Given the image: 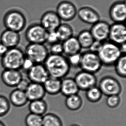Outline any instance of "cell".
<instances>
[{"label": "cell", "mask_w": 126, "mask_h": 126, "mask_svg": "<svg viewBox=\"0 0 126 126\" xmlns=\"http://www.w3.org/2000/svg\"><path fill=\"white\" fill-rule=\"evenodd\" d=\"M79 90L87 91L96 86L97 80L95 74L84 71H81L74 78Z\"/></svg>", "instance_id": "cell-10"}, {"label": "cell", "mask_w": 126, "mask_h": 126, "mask_svg": "<svg viewBox=\"0 0 126 126\" xmlns=\"http://www.w3.org/2000/svg\"><path fill=\"white\" fill-rule=\"evenodd\" d=\"M77 8L72 2L63 0L60 2L56 7V13L61 20L70 21L77 15Z\"/></svg>", "instance_id": "cell-9"}, {"label": "cell", "mask_w": 126, "mask_h": 126, "mask_svg": "<svg viewBox=\"0 0 126 126\" xmlns=\"http://www.w3.org/2000/svg\"><path fill=\"white\" fill-rule=\"evenodd\" d=\"M76 38L82 49H89L95 40L90 31L88 30L81 31Z\"/></svg>", "instance_id": "cell-27"}, {"label": "cell", "mask_w": 126, "mask_h": 126, "mask_svg": "<svg viewBox=\"0 0 126 126\" xmlns=\"http://www.w3.org/2000/svg\"><path fill=\"white\" fill-rule=\"evenodd\" d=\"M109 39L110 41L120 45L126 43V28L123 23H114L110 25Z\"/></svg>", "instance_id": "cell-12"}, {"label": "cell", "mask_w": 126, "mask_h": 126, "mask_svg": "<svg viewBox=\"0 0 126 126\" xmlns=\"http://www.w3.org/2000/svg\"><path fill=\"white\" fill-rule=\"evenodd\" d=\"M20 39L19 33L7 29L3 32L0 37V42L9 49L17 47Z\"/></svg>", "instance_id": "cell-18"}, {"label": "cell", "mask_w": 126, "mask_h": 126, "mask_svg": "<svg viewBox=\"0 0 126 126\" xmlns=\"http://www.w3.org/2000/svg\"><path fill=\"white\" fill-rule=\"evenodd\" d=\"M1 80L4 84L10 87H16L23 79L19 70L4 69L1 75Z\"/></svg>", "instance_id": "cell-16"}, {"label": "cell", "mask_w": 126, "mask_h": 126, "mask_svg": "<svg viewBox=\"0 0 126 126\" xmlns=\"http://www.w3.org/2000/svg\"><path fill=\"white\" fill-rule=\"evenodd\" d=\"M29 80L31 82L43 84L49 77L44 64H34L27 72Z\"/></svg>", "instance_id": "cell-11"}, {"label": "cell", "mask_w": 126, "mask_h": 126, "mask_svg": "<svg viewBox=\"0 0 126 126\" xmlns=\"http://www.w3.org/2000/svg\"><path fill=\"white\" fill-rule=\"evenodd\" d=\"M26 57L34 64H44L49 56V52L44 44L29 43L24 52Z\"/></svg>", "instance_id": "cell-5"}, {"label": "cell", "mask_w": 126, "mask_h": 126, "mask_svg": "<svg viewBox=\"0 0 126 126\" xmlns=\"http://www.w3.org/2000/svg\"><path fill=\"white\" fill-rule=\"evenodd\" d=\"M3 23L6 29L19 33L26 27L27 20L26 16L20 10L12 9L4 15Z\"/></svg>", "instance_id": "cell-3"}, {"label": "cell", "mask_w": 126, "mask_h": 126, "mask_svg": "<svg viewBox=\"0 0 126 126\" xmlns=\"http://www.w3.org/2000/svg\"><path fill=\"white\" fill-rule=\"evenodd\" d=\"M29 101L43 99L46 92L43 84L31 82L25 91Z\"/></svg>", "instance_id": "cell-19"}, {"label": "cell", "mask_w": 126, "mask_h": 126, "mask_svg": "<svg viewBox=\"0 0 126 126\" xmlns=\"http://www.w3.org/2000/svg\"><path fill=\"white\" fill-rule=\"evenodd\" d=\"M42 126H63V123L57 115L48 113L43 116Z\"/></svg>", "instance_id": "cell-28"}, {"label": "cell", "mask_w": 126, "mask_h": 126, "mask_svg": "<svg viewBox=\"0 0 126 126\" xmlns=\"http://www.w3.org/2000/svg\"><path fill=\"white\" fill-rule=\"evenodd\" d=\"M67 60L71 67H80L81 59V54L78 53L68 56Z\"/></svg>", "instance_id": "cell-34"}, {"label": "cell", "mask_w": 126, "mask_h": 126, "mask_svg": "<svg viewBox=\"0 0 126 126\" xmlns=\"http://www.w3.org/2000/svg\"><path fill=\"white\" fill-rule=\"evenodd\" d=\"M77 15L79 19L84 23L94 25L100 20L98 12L89 7H83L78 10Z\"/></svg>", "instance_id": "cell-17"}, {"label": "cell", "mask_w": 126, "mask_h": 126, "mask_svg": "<svg viewBox=\"0 0 126 126\" xmlns=\"http://www.w3.org/2000/svg\"><path fill=\"white\" fill-rule=\"evenodd\" d=\"M49 52L50 54L62 55L63 53V43L60 41L55 43L53 44L50 45Z\"/></svg>", "instance_id": "cell-35"}, {"label": "cell", "mask_w": 126, "mask_h": 126, "mask_svg": "<svg viewBox=\"0 0 126 126\" xmlns=\"http://www.w3.org/2000/svg\"><path fill=\"white\" fill-rule=\"evenodd\" d=\"M61 21L56 12L49 10L43 14L40 24L48 32L56 31L61 24Z\"/></svg>", "instance_id": "cell-13"}, {"label": "cell", "mask_w": 126, "mask_h": 126, "mask_svg": "<svg viewBox=\"0 0 126 126\" xmlns=\"http://www.w3.org/2000/svg\"><path fill=\"white\" fill-rule=\"evenodd\" d=\"M43 116L30 113L25 118L26 126H42Z\"/></svg>", "instance_id": "cell-31"}, {"label": "cell", "mask_w": 126, "mask_h": 126, "mask_svg": "<svg viewBox=\"0 0 126 126\" xmlns=\"http://www.w3.org/2000/svg\"><path fill=\"white\" fill-rule=\"evenodd\" d=\"M9 49L8 48L5 46L4 44L0 42V56L2 57L7 53Z\"/></svg>", "instance_id": "cell-40"}, {"label": "cell", "mask_w": 126, "mask_h": 126, "mask_svg": "<svg viewBox=\"0 0 126 126\" xmlns=\"http://www.w3.org/2000/svg\"><path fill=\"white\" fill-rule=\"evenodd\" d=\"M25 57L24 51L20 48H10L2 57L1 65L4 69L20 70Z\"/></svg>", "instance_id": "cell-4"}, {"label": "cell", "mask_w": 126, "mask_h": 126, "mask_svg": "<svg viewBox=\"0 0 126 126\" xmlns=\"http://www.w3.org/2000/svg\"><path fill=\"white\" fill-rule=\"evenodd\" d=\"M70 126H80V125H77V124H73V125H71Z\"/></svg>", "instance_id": "cell-43"}, {"label": "cell", "mask_w": 126, "mask_h": 126, "mask_svg": "<svg viewBox=\"0 0 126 126\" xmlns=\"http://www.w3.org/2000/svg\"><path fill=\"white\" fill-rule=\"evenodd\" d=\"M11 104L9 99L3 95H0V117L7 115L10 111Z\"/></svg>", "instance_id": "cell-32"}, {"label": "cell", "mask_w": 126, "mask_h": 126, "mask_svg": "<svg viewBox=\"0 0 126 126\" xmlns=\"http://www.w3.org/2000/svg\"><path fill=\"white\" fill-rule=\"evenodd\" d=\"M98 87L102 94L107 96L119 95L122 91V87L119 81L110 76L102 78L99 82Z\"/></svg>", "instance_id": "cell-7"}, {"label": "cell", "mask_w": 126, "mask_h": 126, "mask_svg": "<svg viewBox=\"0 0 126 126\" xmlns=\"http://www.w3.org/2000/svg\"><path fill=\"white\" fill-rule=\"evenodd\" d=\"M0 126H6L4 124V123L2 121H0Z\"/></svg>", "instance_id": "cell-42"}, {"label": "cell", "mask_w": 126, "mask_h": 126, "mask_svg": "<svg viewBox=\"0 0 126 126\" xmlns=\"http://www.w3.org/2000/svg\"><path fill=\"white\" fill-rule=\"evenodd\" d=\"M55 31L60 42H63L73 36V29L67 23H61Z\"/></svg>", "instance_id": "cell-25"}, {"label": "cell", "mask_w": 126, "mask_h": 126, "mask_svg": "<svg viewBox=\"0 0 126 126\" xmlns=\"http://www.w3.org/2000/svg\"><path fill=\"white\" fill-rule=\"evenodd\" d=\"M120 49L122 54H125L126 52V43L119 45Z\"/></svg>", "instance_id": "cell-41"}, {"label": "cell", "mask_w": 126, "mask_h": 126, "mask_svg": "<svg viewBox=\"0 0 126 126\" xmlns=\"http://www.w3.org/2000/svg\"><path fill=\"white\" fill-rule=\"evenodd\" d=\"M115 71L117 75L122 78L126 77V54H122L114 64Z\"/></svg>", "instance_id": "cell-30"}, {"label": "cell", "mask_w": 126, "mask_h": 126, "mask_svg": "<svg viewBox=\"0 0 126 126\" xmlns=\"http://www.w3.org/2000/svg\"><path fill=\"white\" fill-rule=\"evenodd\" d=\"M102 65L110 66L114 65L122 55L119 45L111 41H105L97 53Z\"/></svg>", "instance_id": "cell-2"}, {"label": "cell", "mask_w": 126, "mask_h": 126, "mask_svg": "<svg viewBox=\"0 0 126 126\" xmlns=\"http://www.w3.org/2000/svg\"><path fill=\"white\" fill-rule=\"evenodd\" d=\"M47 104L43 99L30 102L29 109L31 113L43 116L47 110Z\"/></svg>", "instance_id": "cell-24"}, {"label": "cell", "mask_w": 126, "mask_h": 126, "mask_svg": "<svg viewBox=\"0 0 126 126\" xmlns=\"http://www.w3.org/2000/svg\"><path fill=\"white\" fill-rule=\"evenodd\" d=\"M9 100L10 104L16 107L24 106L29 101L25 92L17 88L11 92Z\"/></svg>", "instance_id": "cell-21"}, {"label": "cell", "mask_w": 126, "mask_h": 126, "mask_svg": "<svg viewBox=\"0 0 126 126\" xmlns=\"http://www.w3.org/2000/svg\"><path fill=\"white\" fill-rule=\"evenodd\" d=\"M86 91V98L90 102L92 103L98 102L102 98L103 95L99 87L96 86L92 87Z\"/></svg>", "instance_id": "cell-29"}, {"label": "cell", "mask_w": 126, "mask_h": 126, "mask_svg": "<svg viewBox=\"0 0 126 126\" xmlns=\"http://www.w3.org/2000/svg\"><path fill=\"white\" fill-rule=\"evenodd\" d=\"M110 28L108 22L99 20L92 25L90 31L95 40L104 42L109 39Z\"/></svg>", "instance_id": "cell-14"}, {"label": "cell", "mask_w": 126, "mask_h": 126, "mask_svg": "<svg viewBox=\"0 0 126 126\" xmlns=\"http://www.w3.org/2000/svg\"><path fill=\"white\" fill-rule=\"evenodd\" d=\"M103 43L101 41L94 40V42L92 43V45L89 48V51L98 53L102 47Z\"/></svg>", "instance_id": "cell-37"}, {"label": "cell", "mask_w": 126, "mask_h": 126, "mask_svg": "<svg viewBox=\"0 0 126 126\" xmlns=\"http://www.w3.org/2000/svg\"><path fill=\"white\" fill-rule=\"evenodd\" d=\"M44 64L49 77L61 80L68 75L71 68L67 58L63 55L50 54Z\"/></svg>", "instance_id": "cell-1"}, {"label": "cell", "mask_w": 126, "mask_h": 126, "mask_svg": "<svg viewBox=\"0 0 126 126\" xmlns=\"http://www.w3.org/2000/svg\"><path fill=\"white\" fill-rule=\"evenodd\" d=\"M34 64V63L31 60L26 57L23 62L21 69H22L27 72L32 67Z\"/></svg>", "instance_id": "cell-38"}, {"label": "cell", "mask_w": 126, "mask_h": 126, "mask_svg": "<svg viewBox=\"0 0 126 126\" xmlns=\"http://www.w3.org/2000/svg\"><path fill=\"white\" fill-rule=\"evenodd\" d=\"M79 90L74 79L65 78L62 79L60 93L63 95L67 97L78 94Z\"/></svg>", "instance_id": "cell-20"}, {"label": "cell", "mask_w": 126, "mask_h": 126, "mask_svg": "<svg viewBox=\"0 0 126 126\" xmlns=\"http://www.w3.org/2000/svg\"><path fill=\"white\" fill-rule=\"evenodd\" d=\"M102 66L97 53L89 51L81 54L80 67L82 71L95 74L100 70Z\"/></svg>", "instance_id": "cell-6"}, {"label": "cell", "mask_w": 126, "mask_h": 126, "mask_svg": "<svg viewBox=\"0 0 126 126\" xmlns=\"http://www.w3.org/2000/svg\"><path fill=\"white\" fill-rule=\"evenodd\" d=\"M30 83V81H29L28 80L23 78L19 82L16 87V88L19 90L25 92V91L27 88L28 87Z\"/></svg>", "instance_id": "cell-39"}, {"label": "cell", "mask_w": 126, "mask_h": 126, "mask_svg": "<svg viewBox=\"0 0 126 126\" xmlns=\"http://www.w3.org/2000/svg\"><path fill=\"white\" fill-rule=\"evenodd\" d=\"M63 43V53L67 56L80 53L82 48L76 37H72Z\"/></svg>", "instance_id": "cell-23"}, {"label": "cell", "mask_w": 126, "mask_h": 126, "mask_svg": "<svg viewBox=\"0 0 126 126\" xmlns=\"http://www.w3.org/2000/svg\"><path fill=\"white\" fill-rule=\"evenodd\" d=\"M110 19L114 23H123L126 18L125 0H118L111 5L109 10Z\"/></svg>", "instance_id": "cell-15"}, {"label": "cell", "mask_w": 126, "mask_h": 126, "mask_svg": "<svg viewBox=\"0 0 126 126\" xmlns=\"http://www.w3.org/2000/svg\"><path fill=\"white\" fill-rule=\"evenodd\" d=\"M58 41H59L56 31H51L48 32L46 42L51 45L57 42Z\"/></svg>", "instance_id": "cell-36"}, {"label": "cell", "mask_w": 126, "mask_h": 126, "mask_svg": "<svg viewBox=\"0 0 126 126\" xmlns=\"http://www.w3.org/2000/svg\"><path fill=\"white\" fill-rule=\"evenodd\" d=\"M61 79L49 77L43 84L46 93L50 95H56L60 93Z\"/></svg>", "instance_id": "cell-22"}, {"label": "cell", "mask_w": 126, "mask_h": 126, "mask_svg": "<svg viewBox=\"0 0 126 126\" xmlns=\"http://www.w3.org/2000/svg\"><path fill=\"white\" fill-rule=\"evenodd\" d=\"M121 98L119 95H111L107 96L106 103L109 107L114 109L118 107L121 103Z\"/></svg>", "instance_id": "cell-33"}, {"label": "cell", "mask_w": 126, "mask_h": 126, "mask_svg": "<svg viewBox=\"0 0 126 126\" xmlns=\"http://www.w3.org/2000/svg\"><path fill=\"white\" fill-rule=\"evenodd\" d=\"M48 32L41 24L31 25L26 30L25 36L29 43L44 44L46 42Z\"/></svg>", "instance_id": "cell-8"}, {"label": "cell", "mask_w": 126, "mask_h": 126, "mask_svg": "<svg viewBox=\"0 0 126 126\" xmlns=\"http://www.w3.org/2000/svg\"><path fill=\"white\" fill-rule=\"evenodd\" d=\"M65 105L68 109L72 111L79 110L82 107L83 100L78 94L67 96Z\"/></svg>", "instance_id": "cell-26"}]
</instances>
